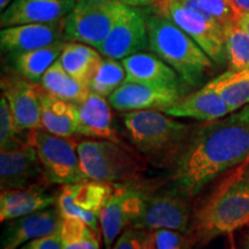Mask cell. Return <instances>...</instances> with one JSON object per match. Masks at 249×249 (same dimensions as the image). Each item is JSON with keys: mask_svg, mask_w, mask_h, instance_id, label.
<instances>
[{"mask_svg": "<svg viewBox=\"0 0 249 249\" xmlns=\"http://www.w3.org/2000/svg\"><path fill=\"white\" fill-rule=\"evenodd\" d=\"M144 249H157L155 245V239H154V234H152V231H148V235H147V239H145V244H144Z\"/></svg>", "mask_w": 249, "mask_h": 249, "instance_id": "obj_38", "label": "cell"}, {"mask_svg": "<svg viewBox=\"0 0 249 249\" xmlns=\"http://www.w3.org/2000/svg\"><path fill=\"white\" fill-rule=\"evenodd\" d=\"M44 171L35 145L28 141L12 150L0 151V186L1 191L24 189L42 181Z\"/></svg>", "mask_w": 249, "mask_h": 249, "instance_id": "obj_14", "label": "cell"}, {"mask_svg": "<svg viewBox=\"0 0 249 249\" xmlns=\"http://www.w3.org/2000/svg\"><path fill=\"white\" fill-rule=\"evenodd\" d=\"M145 18L149 49L170 65L186 86L197 88L204 83L216 64L201 46L169 18L155 12Z\"/></svg>", "mask_w": 249, "mask_h": 249, "instance_id": "obj_4", "label": "cell"}, {"mask_svg": "<svg viewBox=\"0 0 249 249\" xmlns=\"http://www.w3.org/2000/svg\"><path fill=\"white\" fill-rule=\"evenodd\" d=\"M60 236L62 249H101L97 233L77 218H62Z\"/></svg>", "mask_w": 249, "mask_h": 249, "instance_id": "obj_30", "label": "cell"}, {"mask_svg": "<svg viewBox=\"0 0 249 249\" xmlns=\"http://www.w3.org/2000/svg\"><path fill=\"white\" fill-rule=\"evenodd\" d=\"M240 12H249V0H233Z\"/></svg>", "mask_w": 249, "mask_h": 249, "instance_id": "obj_39", "label": "cell"}, {"mask_svg": "<svg viewBox=\"0 0 249 249\" xmlns=\"http://www.w3.org/2000/svg\"><path fill=\"white\" fill-rule=\"evenodd\" d=\"M54 202L57 200L45 192V187L42 182L24 189L1 191L0 222L7 223L9 220L44 210Z\"/></svg>", "mask_w": 249, "mask_h": 249, "instance_id": "obj_22", "label": "cell"}, {"mask_svg": "<svg viewBox=\"0 0 249 249\" xmlns=\"http://www.w3.org/2000/svg\"><path fill=\"white\" fill-rule=\"evenodd\" d=\"M246 249H249V234L247 236V244H246Z\"/></svg>", "mask_w": 249, "mask_h": 249, "instance_id": "obj_42", "label": "cell"}, {"mask_svg": "<svg viewBox=\"0 0 249 249\" xmlns=\"http://www.w3.org/2000/svg\"><path fill=\"white\" fill-rule=\"evenodd\" d=\"M81 167L86 178L119 183L136 181L143 172V161L119 141L87 140L77 144Z\"/></svg>", "mask_w": 249, "mask_h": 249, "instance_id": "obj_5", "label": "cell"}, {"mask_svg": "<svg viewBox=\"0 0 249 249\" xmlns=\"http://www.w3.org/2000/svg\"><path fill=\"white\" fill-rule=\"evenodd\" d=\"M128 7L124 2L95 4L77 0L73 11L65 18V39L98 50Z\"/></svg>", "mask_w": 249, "mask_h": 249, "instance_id": "obj_8", "label": "cell"}, {"mask_svg": "<svg viewBox=\"0 0 249 249\" xmlns=\"http://www.w3.org/2000/svg\"><path fill=\"white\" fill-rule=\"evenodd\" d=\"M157 249H189V236L187 233L174 230H156L152 231Z\"/></svg>", "mask_w": 249, "mask_h": 249, "instance_id": "obj_33", "label": "cell"}, {"mask_svg": "<svg viewBox=\"0 0 249 249\" xmlns=\"http://www.w3.org/2000/svg\"><path fill=\"white\" fill-rule=\"evenodd\" d=\"M201 7L216 20L222 28L227 24L236 22L241 12L236 7L233 0H197Z\"/></svg>", "mask_w": 249, "mask_h": 249, "instance_id": "obj_32", "label": "cell"}, {"mask_svg": "<svg viewBox=\"0 0 249 249\" xmlns=\"http://www.w3.org/2000/svg\"><path fill=\"white\" fill-rule=\"evenodd\" d=\"M121 62L126 70V82L183 90L185 83L179 74L157 54L142 51Z\"/></svg>", "mask_w": 249, "mask_h": 249, "instance_id": "obj_19", "label": "cell"}, {"mask_svg": "<svg viewBox=\"0 0 249 249\" xmlns=\"http://www.w3.org/2000/svg\"><path fill=\"white\" fill-rule=\"evenodd\" d=\"M67 42L18 53L13 57V64L18 74L34 83H39L45 71L60 58Z\"/></svg>", "mask_w": 249, "mask_h": 249, "instance_id": "obj_25", "label": "cell"}, {"mask_svg": "<svg viewBox=\"0 0 249 249\" xmlns=\"http://www.w3.org/2000/svg\"><path fill=\"white\" fill-rule=\"evenodd\" d=\"M149 48L147 18L136 7H128L117 21L98 51L105 58L123 60Z\"/></svg>", "mask_w": 249, "mask_h": 249, "instance_id": "obj_13", "label": "cell"}, {"mask_svg": "<svg viewBox=\"0 0 249 249\" xmlns=\"http://www.w3.org/2000/svg\"><path fill=\"white\" fill-rule=\"evenodd\" d=\"M249 225V164L225 180L196 211L192 240L209 242ZM188 233V234H189Z\"/></svg>", "mask_w": 249, "mask_h": 249, "instance_id": "obj_2", "label": "cell"}, {"mask_svg": "<svg viewBox=\"0 0 249 249\" xmlns=\"http://www.w3.org/2000/svg\"><path fill=\"white\" fill-rule=\"evenodd\" d=\"M28 136L38 152L46 181L66 186L87 180L77 144L71 138L53 135L43 128L31 130Z\"/></svg>", "mask_w": 249, "mask_h": 249, "instance_id": "obj_7", "label": "cell"}, {"mask_svg": "<svg viewBox=\"0 0 249 249\" xmlns=\"http://www.w3.org/2000/svg\"><path fill=\"white\" fill-rule=\"evenodd\" d=\"M61 222L57 207L9 220L2 236V249H18L34 239L51 234L60 229Z\"/></svg>", "mask_w": 249, "mask_h": 249, "instance_id": "obj_20", "label": "cell"}, {"mask_svg": "<svg viewBox=\"0 0 249 249\" xmlns=\"http://www.w3.org/2000/svg\"><path fill=\"white\" fill-rule=\"evenodd\" d=\"M160 110L130 111L124 124L140 154L160 167H174L191 138L193 126Z\"/></svg>", "mask_w": 249, "mask_h": 249, "instance_id": "obj_3", "label": "cell"}, {"mask_svg": "<svg viewBox=\"0 0 249 249\" xmlns=\"http://www.w3.org/2000/svg\"><path fill=\"white\" fill-rule=\"evenodd\" d=\"M114 183L87 179L62 187L57 197V208L62 218H77L99 234V216L107 204Z\"/></svg>", "mask_w": 249, "mask_h": 249, "instance_id": "obj_11", "label": "cell"}, {"mask_svg": "<svg viewBox=\"0 0 249 249\" xmlns=\"http://www.w3.org/2000/svg\"><path fill=\"white\" fill-rule=\"evenodd\" d=\"M67 42L65 39V18L48 23H29L2 28L0 45L4 53L15 55L33 50Z\"/></svg>", "mask_w": 249, "mask_h": 249, "instance_id": "obj_15", "label": "cell"}, {"mask_svg": "<svg viewBox=\"0 0 249 249\" xmlns=\"http://www.w3.org/2000/svg\"><path fill=\"white\" fill-rule=\"evenodd\" d=\"M77 0H13L1 12V28L29 23H48L66 18Z\"/></svg>", "mask_w": 249, "mask_h": 249, "instance_id": "obj_18", "label": "cell"}, {"mask_svg": "<svg viewBox=\"0 0 249 249\" xmlns=\"http://www.w3.org/2000/svg\"><path fill=\"white\" fill-rule=\"evenodd\" d=\"M148 231L129 226L119 235L112 249H144Z\"/></svg>", "mask_w": 249, "mask_h": 249, "instance_id": "obj_34", "label": "cell"}, {"mask_svg": "<svg viewBox=\"0 0 249 249\" xmlns=\"http://www.w3.org/2000/svg\"><path fill=\"white\" fill-rule=\"evenodd\" d=\"M217 89L231 112L249 104V67L217 76Z\"/></svg>", "mask_w": 249, "mask_h": 249, "instance_id": "obj_27", "label": "cell"}, {"mask_svg": "<svg viewBox=\"0 0 249 249\" xmlns=\"http://www.w3.org/2000/svg\"><path fill=\"white\" fill-rule=\"evenodd\" d=\"M39 85L45 91L55 97L75 104L85 101L90 93L89 87L82 85L73 76H71L62 67L59 59L45 71Z\"/></svg>", "mask_w": 249, "mask_h": 249, "instance_id": "obj_26", "label": "cell"}, {"mask_svg": "<svg viewBox=\"0 0 249 249\" xmlns=\"http://www.w3.org/2000/svg\"><path fill=\"white\" fill-rule=\"evenodd\" d=\"M155 13L169 18L201 46L218 66L227 65L222 26L209 15L183 5L180 0H157Z\"/></svg>", "mask_w": 249, "mask_h": 249, "instance_id": "obj_6", "label": "cell"}, {"mask_svg": "<svg viewBox=\"0 0 249 249\" xmlns=\"http://www.w3.org/2000/svg\"><path fill=\"white\" fill-rule=\"evenodd\" d=\"M1 91L21 132L42 128V87L39 83L31 82L20 74H6L1 77Z\"/></svg>", "mask_w": 249, "mask_h": 249, "instance_id": "obj_12", "label": "cell"}, {"mask_svg": "<svg viewBox=\"0 0 249 249\" xmlns=\"http://www.w3.org/2000/svg\"><path fill=\"white\" fill-rule=\"evenodd\" d=\"M42 128L53 135L71 138L77 134L79 117L75 103L58 98L42 88Z\"/></svg>", "mask_w": 249, "mask_h": 249, "instance_id": "obj_23", "label": "cell"}, {"mask_svg": "<svg viewBox=\"0 0 249 249\" xmlns=\"http://www.w3.org/2000/svg\"><path fill=\"white\" fill-rule=\"evenodd\" d=\"M102 59L101 52L92 46L83 43L67 42L59 60L71 76L89 87Z\"/></svg>", "mask_w": 249, "mask_h": 249, "instance_id": "obj_24", "label": "cell"}, {"mask_svg": "<svg viewBox=\"0 0 249 249\" xmlns=\"http://www.w3.org/2000/svg\"><path fill=\"white\" fill-rule=\"evenodd\" d=\"M12 1L13 0H0V9H1V12H4L12 4Z\"/></svg>", "mask_w": 249, "mask_h": 249, "instance_id": "obj_41", "label": "cell"}, {"mask_svg": "<svg viewBox=\"0 0 249 249\" xmlns=\"http://www.w3.org/2000/svg\"><path fill=\"white\" fill-rule=\"evenodd\" d=\"M80 1L95 2V4H112V2H121V0H80Z\"/></svg>", "mask_w": 249, "mask_h": 249, "instance_id": "obj_40", "label": "cell"}, {"mask_svg": "<svg viewBox=\"0 0 249 249\" xmlns=\"http://www.w3.org/2000/svg\"><path fill=\"white\" fill-rule=\"evenodd\" d=\"M186 196L178 187L151 192L145 198L141 213L130 226L144 231L174 230L188 234L193 222Z\"/></svg>", "mask_w": 249, "mask_h": 249, "instance_id": "obj_10", "label": "cell"}, {"mask_svg": "<svg viewBox=\"0 0 249 249\" xmlns=\"http://www.w3.org/2000/svg\"><path fill=\"white\" fill-rule=\"evenodd\" d=\"M150 193V186L138 180L114 183L113 192L99 216L105 249H112L113 242L139 217Z\"/></svg>", "mask_w": 249, "mask_h": 249, "instance_id": "obj_9", "label": "cell"}, {"mask_svg": "<svg viewBox=\"0 0 249 249\" xmlns=\"http://www.w3.org/2000/svg\"><path fill=\"white\" fill-rule=\"evenodd\" d=\"M163 112L174 118H192L200 121H213L232 113L218 92L217 76L196 91L183 95Z\"/></svg>", "mask_w": 249, "mask_h": 249, "instance_id": "obj_17", "label": "cell"}, {"mask_svg": "<svg viewBox=\"0 0 249 249\" xmlns=\"http://www.w3.org/2000/svg\"><path fill=\"white\" fill-rule=\"evenodd\" d=\"M21 132L15 124L13 114L7 99L4 95L0 98V149L1 150H12L24 142L28 141L21 138Z\"/></svg>", "mask_w": 249, "mask_h": 249, "instance_id": "obj_31", "label": "cell"}, {"mask_svg": "<svg viewBox=\"0 0 249 249\" xmlns=\"http://www.w3.org/2000/svg\"><path fill=\"white\" fill-rule=\"evenodd\" d=\"M126 82V70L121 60L103 57L89 83L90 91L103 97H110Z\"/></svg>", "mask_w": 249, "mask_h": 249, "instance_id": "obj_29", "label": "cell"}, {"mask_svg": "<svg viewBox=\"0 0 249 249\" xmlns=\"http://www.w3.org/2000/svg\"><path fill=\"white\" fill-rule=\"evenodd\" d=\"M157 0H121V2H124V5L129 6V7H143V6H148V5H152Z\"/></svg>", "mask_w": 249, "mask_h": 249, "instance_id": "obj_36", "label": "cell"}, {"mask_svg": "<svg viewBox=\"0 0 249 249\" xmlns=\"http://www.w3.org/2000/svg\"><path fill=\"white\" fill-rule=\"evenodd\" d=\"M183 96V90L124 82L107 101L111 107L121 112L140 110H160L176 104Z\"/></svg>", "mask_w": 249, "mask_h": 249, "instance_id": "obj_16", "label": "cell"}, {"mask_svg": "<svg viewBox=\"0 0 249 249\" xmlns=\"http://www.w3.org/2000/svg\"><path fill=\"white\" fill-rule=\"evenodd\" d=\"M229 71H239L249 67V34L236 22L223 28Z\"/></svg>", "mask_w": 249, "mask_h": 249, "instance_id": "obj_28", "label": "cell"}, {"mask_svg": "<svg viewBox=\"0 0 249 249\" xmlns=\"http://www.w3.org/2000/svg\"><path fill=\"white\" fill-rule=\"evenodd\" d=\"M18 249H62L60 229L51 234L34 239V240L21 246Z\"/></svg>", "mask_w": 249, "mask_h": 249, "instance_id": "obj_35", "label": "cell"}, {"mask_svg": "<svg viewBox=\"0 0 249 249\" xmlns=\"http://www.w3.org/2000/svg\"><path fill=\"white\" fill-rule=\"evenodd\" d=\"M193 130L173 167V181L187 196L249 160V104Z\"/></svg>", "mask_w": 249, "mask_h": 249, "instance_id": "obj_1", "label": "cell"}, {"mask_svg": "<svg viewBox=\"0 0 249 249\" xmlns=\"http://www.w3.org/2000/svg\"><path fill=\"white\" fill-rule=\"evenodd\" d=\"M76 107L79 117L77 134L87 138L118 141L111 104L107 97L90 91L88 97L77 103Z\"/></svg>", "mask_w": 249, "mask_h": 249, "instance_id": "obj_21", "label": "cell"}, {"mask_svg": "<svg viewBox=\"0 0 249 249\" xmlns=\"http://www.w3.org/2000/svg\"><path fill=\"white\" fill-rule=\"evenodd\" d=\"M238 24L249 34V12H241L238 18Z\"/></svg>", "mask_w": 249, "mask_h": 249, "instance_id": "obj_37", "label": "cell"}]
</instances>
